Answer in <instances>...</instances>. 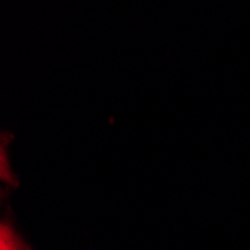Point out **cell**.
Returning <instances> with one entry per match:
<instances>
[{
  "instance_id": "obj_1",
  "label": "cell",
  "mask_w": 250,
  "mask_h": 250,
  "mask_svg": "<svg viewBox=\"0 0 250 250\" xmlns=\"http://www.w3.org/2000/svg\"><path fill=\"white\" fill-rule=\"evenodd\" d=\"M0 250H29L26 244L20 240L9 225L2 223L0 228Z\"/></svg>"
}]
</instances>
